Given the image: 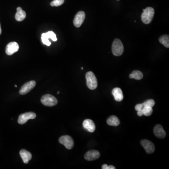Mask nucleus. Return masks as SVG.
Wrapping results in <instances>:
<instances>
[{
    "instance_id": "obj_1",
    "label": "nucleus",
    "mask_w": 169,
    "mask_h": 169,
    "mask_svg": "<svg viewBox=\"0 0 169 169\" xmlns=\"http://www.w3.org/2000/svg\"><path fill=\"white\" fill-rule=\"evenodd\" d=\"M154 14V10L152 7H147L146 9H143L141 16L143 23L146 25L150 24L152 21Z\"/></svg>"
},
{
    "instance_id": "obj_2",
    "label": "nucleus",
    "mask_w": 169,
    "mask_h": 169,
    "mask_svg": "<svg viewBox=\"0 0 169 169\" xmlns=\"http://www.w3.org/2000/svg\"><path fill=\"white\" fill-rule=\"evenodd\" d=\"M87 87L91 90H94L98 86L97 80L92 72H89L86 73Z\"/></svg>"
},
{
    "instance_id": "obj_3",
    "label": "nucleus",
    "mask_w": 169,
    "mask_h": 169,
    "mask_svg": "<svg viewBox=\"0 0 169 169\" xmlns=\"http://www.w3.org/2000/svg\"><path fill=\"white\" fill-rule=\"evenodd\" d=\"M124 52V46L122 41L118 39H115L112 45V52L115 56H120Z\"/></svg>"
},
{
    "instance_id": "obj_4",
    "label": "nucleus",
    "mask_w": 169,
    "mask_h": 169,
    "mask_svg": "<svg viewBox=\"0 0 169 169\" xmlns=\"http://www.w3.org/2000/svg\"><path fill=\"white\" fill-rule=\"evenodd\" d=\"M41 102L46 106L52 107L56 105L58 101L55 97L51 94H47L42 96Z\"/></svg>"
},
{
    "instance_id": "obj_5",
    "label": "nucleus",
    "mask_w": 169,
    "mask_h": 169,
    "mask_svg": "<svg viewBox=\"0 0 169 169\" xmlns=\"http://www.w3.org/2000/svg\"><path fill=\"white\" fill-rule=\"evenodd\" d=\"M59 142L61 144L64 145L68 150L72 149L74 144L72 138L69 135L62 136L59 138Z\"/></svg>"
},
{
    "instance_id": "obj_6",
    "label": "nucleus",
    "mask_w": 169,
    "mask_h": 169,
    "mask_svg": "<svg viewBox=\"0 0 169 169\" xmlns=\"http://www.w3.org/2000/svg\"><path fill=\"white\" fill-rule=\"evenodd\" d=\"M36 117L35 113L33 112H27L19 115L18 119V123L20 125H23L27 123L29 119H34Z\"/></svg>"
},
{
    "instance_id": "obj_7",
    "label": "nucleus",
    "mask_w": 169,
    "mask_h": 169,
    "mask_svg": "<svg viewBox=\"0 0 169 169\" xmlns=\"http://www.w3.org/2000/svg\"><path fill=\"white\" fill-rule=\"evenodd\" d=\"M36 86V82L35 80H31L23 84L19 90V93L21 95H24L29 92Z\"/></svg>"
},
{
    "instance_id": "obj_8",
    "label": "nucleus",
    "mask_w": 169,
    "mask_h": 169,
    "mask_svg": "<svg viewBox=\"0 0 169 169\" xmlns=\"http://www.w3.org/2000/svg\"><path fill=\"white\" fill-rule=\"evenodd\" d=\"M141 144L147 154H152L155 151V146L153 143L151 141L143 140L141 141Z\"/></svg>"
},
{
    "instance_id": "obj_9",
    "label": "nucleus",
    "mask_w": 169,
    "mask_h": 169,
    "mask_svg": "<svg viewBox=\"0 0 169 169\" xmlns=\"http://www.w3.org/2000/svg\"><path fill=\"white\" fill-rule=\"evenodd\" d=\"M85 13L84 11L78 12L75 16L73 20V24L76 27H80L84 21L85 19Z\"/></svg>"
},
{
    "instance_id": "obj_10",
    "label": "nucleus",
    "mask_w": 169,
    "mask_h": 169,
    "mask_svg": "<svg viewBox=\"0 0 169 169\" xmlns=\"http://www.w3.org/2000/svg\"><path fill=\"white\" fill-rule=\"evenodd\" d=\"M19 45L16 42H11L9 43L6 46L5 52L8 55H12L13 54L19 50Z\"/></svg>"
},
{
    "instance_id": "obj_11",
    "label": "nucleus",
    "mask_w": 169,
    "mask_h": 169,
    "mask_svg": "<svg viewBox=\"0 0 169 169\" xmlns=\"http://www.w3.org/2000/svg\"><path fill=\"white\" fill-rule=\"evenodd\" d=\"M100 157V153L98 151L96 150H91L87 152L84 156V159L89 161L97 159Z\"/></svg>"
},
{
    "instance_id": "obj_12",
    "label": "nucleus",
    "mask_w": 169,
    "mask_h": 169,
    "mask_svg": "<svg viewBox=\"0 0 169 169\" xmlns=\"http://www.w3.org/2000/svg\"><path fill=\"white\" fill-rule=\"evenodd\" d=\"M154 133L156 137L160 139H163L166 136V133L161 125H157L155 126Z\"/></svg>"
},
{
    "instance_id": "obj_13",
    "label": "nucleus",
    "mask_w": 169,
    "mask_h": 169,
    "mask_svg": "<svg viewBox=\"0 0 169 169\" xmlns=\"http://www.w3.org/2000/svg\"><path fill=\"white\" fill-rule=\"evenodd\" d=\"M83 126L84 128L90 133H93L96 130V125L93 121L89 119H86L83 121Z\"/></svg>"
},
{
    "instance_id": "obj_14",
    "label": "nucleus",
    "mask_w": 169,
    "mask_h": 169,
    "mask_svg": "<svg viewBox=\"0 0 169 169\" xmlns=\"http://www.w3.org/2000/svg\"><path fill=\"white\" fill-rule=\"evenodd\" d=\"M112 94L114 97V98L117 101H121L123 100V98H124L123 92L120 88H114L112 90Z\"/></svg>"
},
{
    "instance_id": "obj_15",
    "label": "nucleus",
    "mask_w": 169,
    "mask_h": 169,
    "mask_svg": "<svg viewBox=\"0 0 169 169\" xmlns=\"http://www.w3.org/2000/svg\"><path fill=\"white\" fill-rule=\"evenodd\" d=\"M19 154L24 163L26 164L28 163L29 161L31 159L32 157L31 153L26 150H21L19 152Z\"/></svg>"
},
{
    "instance_id": "obj_16",
    "label": "nucleus",
    "mask_w": 169,
    "mask_h": 169,
    "mask_svg": "<svg viewBox=\"0 0 169 169\" xmlns=\"http://www.w3.org/2000/svg\"><path fill=\"white\" fill-rule=\"evenodd\" d=\"M17 12L15 15V19L18 21H22L26 18V13L22 10V8L19 7L17 8Z\"/></svg>"
},
{
    "instance_id": "obj_17",
    "label": "nucleus",
    "mask_w": 169,
    "mask_h": 169,
    "mask_svg": "<svg viewBox=\"0 0 169 169\" xmlns=\"http://www.w3.org/2000/svg\"><path fill=\"white\" fill-rule=\"evenodd\" d=\"M107 123L109 126H117L120 124V120L117 117L115 116H111L108 118Z\"/></svg>"
},
{
    "instance_id": "obj_18",
    "label": "nucleus",
    "mask_w": 169,
    "mask_h": 169,
    "mask_svg": "<svg viewBox=\"0 0 169 169\" xmlns=\"http://www.w3.org/2000/svg\"><path fill=\"white\" fill-rule=\"evenodd\" d=\"M143 77V74L139 71H134L129 75L130 79H134L136 80H141Z\"/></svg>"
},
{
    "instance_id": "obj_19",
    "label": "nucleus",
    "mask_w": 169,
    "mask_h": 169,
    "mask_svg": "<svg viewBox=\"0 0 169 169\" xmlns=\"http://www.w3.org/2000/svg\"><path fill=\"white\" fill-rule=\"evenodd\" d=\"M159 41L164 47L169 48V35H164L161 36L159 38Z\"/></svg>"
},
{
    "instance_id": "obj_20",
    "label": "nucleus",
    "mask_w": 169,
    "mask_h": 169,
    "mask_svg": "<svg viewBox=\"0 0 169 169\" xmlns=\"http://www.w3.org/2000/svg\"><path fill=\"white\" fill-rule=\"evenodd\" d=\"M41 40L44 44L49 46L51 45V42L49 40V38L47 33H43L41 35Z\"/></svg>"
},
{
    "instance_id": "obj_21",
    "label": "nucleus",
    "mask_w": 169,
    "mask_h": 169,
    "mask_svg": "<svg viewBox=\"0 0 169 169\" xmlns=\"http://www.w3.org/2000/svg\"><path fill=\"white\" fill-rule=\"evenodd\" d=\"M143 115L146 116H150L153 113V109L150 107H144L142 109Z\"/></svg>"
},
{
    "instance_id": "obj_22",
    "label": "nucleus",
    "mask_w": 169,
    "mask_h": 169,
    "mask_svg": "<svg viewBox=\"0 0 169 169\" xmlns=\"http://www.w3.org/2000/svg\"><path fill=\"white\" fill-rule=\"evenodd\" d=\"M155 104V102L153 99L148 100L142 103L143 107H150L152 108Z\"/></svg>"
},
{
    "instance_id": "obj_23",
    "label": "nucleus",
    "mask_w": 169,
    "mask_h": 169,
    "mask_svg": "<svg viewBox=\"0 0 169 169\" xmlns=\"http://www.w3.org/2000/svg\"><path fill=\"white\" fill-rule=\"evenodd\" d=\"M64 0H54L50 3V5L51 6H61V5L64 3Z\"/></svg>"
},
{
    "instance_id": "obj_24",
    "label": "nucleus",
    "mask_w": 169,
    "mask_h": 169,
    "mask_svg": "<svg viewBox=\"0 0 169 169\" xmlns=\"http://www.w3.org/2000/svg\"><path fill=\"white\" fill-rule=\"evenodd\" d=\"M46 33L49 39H50L54 41H56L57 40V39L56 38V35L53 31H49Z\"/></svg>"
},
{
    "instance_id": "obj_25",
    "label": "nucleus",
    "mask_w": 169,
    "mask_h": 169,
    "mask_svg": "<svg viewBox=\"0 0 169 169\" xmlns=\"http://www.w3.org/2000/svg\"><path fill=\"white\" fill-rule=\"evenodd\" d=\"M102 169H115V166H113V165H109L108 166L107 164H104L102 165Z\"/></svg>"
},
{
    "instance_id": "obj_26",
    "label": "nucleus",
    "mask_w": 169,
    "mask_h": 169,
    "mask_svg": "<svg viewBox=\"0 0 169 169\" xmlns=\"http://www.w3.org/2000/svg\"><path fill=\"white\" fill-rule=\"evenodd\" d=\"M143 107L142 103V104H137L135 107V109L136 111H139V110H142Z\"/></svg>"
},
{
    "instance_id": "obj_27",
    "label": "nucleus",
    "mask_w": 169,
    "mask_h": 169,
    "mask_svg": "<svg viewBox=\"0 0 169 169\" xmlns=\"http://www.w3.org/2000/svg\"><path fill=\"white\" fill-rule=\"evenodd\" d=\"M137 115H138L139 116H140V117L143 116V112L142 110L137 111Z\"/></svg>"
},
{
    "instance_id": "obj_28",
    "label": "nucleus",
    "mask_w": 169,
    "mask_h": 169,
    "mask_svg": "<svg viewBox=\"0 0 169 169\" xmlns=\"http://www.w3.org/2000/svg\"><path fill=\"white\" fill-rule=\"evenodd\" d=\"M2 34V29L1 27V24H0V35Z\"/></svg>"
},
{
    "instance_id": "obj_29",
    "label": "nucleus",
    "mask_w": 169,
    "mask_h": 169,
    "mask_svg": "<svg viewBox=\"0 0 169 169\" xmlns=\"http://www.w3.org/2000/svg\"><path fill=\"white\" fill-rule=\"evenodd\" d=\"M59 93H60V92L58 91V92H57V94H59Z\"/></svg>"
},
{
    "instance_id": "obj_30",
    "label": "nucleus",
    "mask_w": 169,
    "mask_h": 169,
    "mask_svg": "<svg viewBox=\"0 0 169 169\" xmlns=\"http://www.w3.org/2000/svg\"><path fill=\"white\" fill-rule=\"evenodd\" d=\"M15 87H16V88H17V85H15Z\"/></svg>"
},
{
    "instance_id": "obj_31",
    "label": "nucleus",
    "mask_w": 169,
    "mask_h": 169,
    "mask_svg": "<svg viewBox=\"0 0 169 169\" xmlns=\"http://www.w3.org/2000/svg\"><path fill=\"white\" fill-rule=\"evenodd\" d=\"M81 69L82 70H83V67H81Z\"/></svg>"
},
{
    "instance_id": "obj_32",
    "label": "nucleus",
    "mask_w": 169,
    "mask_h": 169,
    "mask_svg": "<svg viewBox=\"0 0 169 169\" xmlns=\"http://www.w3.org/2000/svg\"><path fill=\"white\" fill-rule=\"evenodd\" d=\"M117 1H119V0H117Z\"/></svg>"
}]
</instances>
